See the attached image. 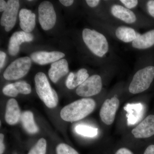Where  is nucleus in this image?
<instances>
[{"instance_id": "nucleus-9", "label": "nucleus", "mask_w": 154, "mask_h": 154, "mask_svg": "<svg viewBox=\"0 0 154 154\" xmlns=\"http://www.w3.org/2000/svg\"><path fill=\"white\" fill-rule=\"evenodd\" d=\"M119 105V100L116 97L105 100L100 111V117L104 123L110 125L113 123Z\"/></svg>"}, {"instance_id": "nucleus-32", "label": "nucleus", "mask_w": 154, "mask_h": 154, "mask_svg": "<svg viewBox=\"0 0 154 154\" xmlns=\"http://www.w3.org/2000/svg\"><path fill=\"white\" fill-rule=\"evenodd\" d=\"M4 135L1 133L0 134V154H3L5 150V146L3 143Z\"/></svg>"}, {"instance_id": "nucleus-1", "label": "nucleus", "mask_w": 154, "mask_h": 154, "mask_svg": "<svg viewBox=\"0 0 154 154\" xmlns=\"http://www.w3.org/2000/svg\"><path fill=\"white\" fill-rule=\"evenodd\" d=\"M96 102L90 98H83L65 106L60 111L61 118L69 122L79 121L91 114L96 107Z\"/></svg>"}, {"instance_id": "nucleus-29", "label": "nucleus", "mask_w": 154, "mask_h": 154, "mask_svg": "<svg viewBox=\"0 0 154 154\" xmlns=\"http://www.w3.org/2000/svg\"><path fill=\"white\" fill-rule=\"evenodd\" d=\"M86 3L89 7L91 8H95L99 5L100 1L99 0H87Z\"/></svg>"}, {"instance_id": "nucleus-7", "label": "nucleus", "mask_w": 154, "mask_h": 154, "mask_svg": "<svg viewBox=\"0 0 154 154\" xmlns=\"http://www.w3.org/2000/svg\"><path fill=\"white\" fill-rule=\"evenodd\" d=\"M102 88V80L98 75L89 77L79 86L76 90L78 96L83 97H89L99 94Z\"/></svg>"}, {"instance_id": "nucleus-23", "label": "nucleus", "mask_w": 154, "mask_h": 154, "mask_svg": "<svg viewBox=\"0 0 154 154\" xmlns=\"http://www.w3.org/2000/svg\"><path fill=\"white\" fill-rule=\"evenodd\" d=\"M47 143L43 138L40 139L37 143L30 150L28 154H45Z\"/></svg>"}, {"instance_id": "nucleus-17", "label": "nucleus", "mask_w": 154, "mask_h": 154, "mask_svg": "<svg viewBox=\"0 0 154 154\" xmlns=\"http://www.w3.org/2000/svg\"><path fill=\"white\" fill-rule=\"evenodd\" d=\"M127 112L128 124L129 125L137 124L143 117V107L141 103L128 104L125 107Z\"/></svg>"}, {"instance_id": "nucleus-13", "label": "nucleus", "mask_w": 154, "mask_h": 154, "mask_svg": "<svg viewBox=\"0 0 154 154\" xmlns=\"http://www.w3.org/2000/svg\"><path fill=\"white\" fill-rule=\"evenodd\" d=\"M69 72L67 61L63 59L51 64L48 71V76L53 82L56 83L61 78L66 75Z\"/></svg>"}, {"instance_id": "nucleus-15", "label": "nucleus", "mask_w": 154, "mask_h": 154, "mask_svg": "<svg viewBox=\"0 0 154 154\" xmlns=\"http://www.w3.org/2000/svg\"><path fill=\"white\" fill-rule=\"evenodd\" d=\"M20 26L23 31L30 33L36 25V15L30 10L22 9L19 14Z\"/></svg>"}, {"instance_id": "nucleus-10", "label": "nucleus", "mask_w": 154, "mask_h": 154, "mask_svg": "<svg viewBox=\"0 0 154 154\" xmlns=\"http://www.w3.org/2000/svg\"><path fill=\"white\" fill-rule=\"evenodd\" d=\"M132 134L137 138H147L154 135V115L148 116L132 130Z\"/></svg>"}, {"instance_id": "nucleus-28", "label": "nucleus", "mask_w": 154, "mask_h": 154, "mask_svg": "<svg viewBox=\"0 0 154 154\" xmlns=\"http://www.w3.org/2000/svg\"><path fill=\"white\" fill-rule=\"evenodd\" d=\"M147 8L150 15L154 18V0H150L147 3Z\"/></svg>"}, {"instance_id": "nucleus-31", "label": "nucleus", "mask_w": 154, "mask_h": 154, "mask_svg": "<svg viewBox=\"0 0 154 154\" xmlns=\"http://www.w3.org/2000/svg\"><path fill=\"white\" fill-rule=\"evenodd\" d=\"M6 57V54L1 51H0V68L1 69L2 68L3 66H4Z\"/></svg>"}, {"instance_id": "nucleus-11", "label": "nucleus", "mask_w": 154, "mask_h": 154, "mask_svg": "<svg viewBox=\"0 0 154 154\" xmlns=\"http://www.w3.org/2000/svg\"><path fill=\"white\" fill-rule=\"evenodd\" d=\"M33 36L31 33L24 31H18L13 33L9 40L8 52L10 55L14 56L19 52L20 45L25 42L33 41Z\"/></svg>"}, {"instance_id": "nucleus-27", "label": "nucleus", "mask_w": 154, "mask_h": 154, "mask_svg": "<svg viewBox=\"0 0 154 154\" xmlns=\"http://www.w3.org/2000/svg\"><path fill=\"white\" fill-rule=\"evenodd\" d=\"M120 2L125 8L128 9L134 8L138 4V1L137 0H121Z\"/></svg>"}, {"instance_id": "nucleus-19", "label": "nucleus", "mask_w": 154, "mask_h": 154, "mask_svg": "<svg viewBox=\"0 0 154 154\" xmlns=\"http://www.w3.org/2000/svg\"><path fill=\"white\" fill-rule=\"evenodd\" d=\"M154 45V30H150L142 35L138 33L136 38L133 42V47L145 49L151 47Z\"/></svg>"}, {"instance_id": "nucleus-34", "label": "nucleus", "mask_w": 154, "mask_h": 154, "mask_svg": "<svg viewBox=\"0 0 154 154\" xmlns=\"http://www.w3.org/2000/svg\"><path fill=\"white\" fill-rule=\"evenodd\" d=\"M63 5L66 7H69L73 4L74 1L73 0H60L59 1Z\"/></svg>"}, {"instance_id": "nucleus-20", "label": "nucleus", "mask_w": 154, "mask_h": 154, "mask_svg": "<svg viewBox=\"0 0 154 154\" xmlns=\"http://www.w3.org/2000/svg\"><path fill=\"white\" fill-rule=\"evenodd\" d=\"M137 34L133 28L127 26H119L115 31L116 37L125 43L132 42L136 38Z\"/></svg>"}, {"instance_id": "nucleus-3", "label": "nucleus", "mask_w": 154, "mask_h": 154, "mask_svg": "<svg viewBox=\"0 0 154 154\" xmlns=\"http://www.w3.org/2000/svg\"><path fill=\"white\" fill-rule=\"evenodd\" d=\"M83 41L94 54L102 57L109 50V45L106 37L94 30L85 28L83 30Z\"/></svg>"}, {"instance_id": "nucleus-12", "label": "nucleus", "mask_w": 154, "mask_h": 154, "mask_svg": "<svg viewBox=\"0 0 154 154\" xmlns=\"http://www.w3.org/2000/svg\"><path fill=\"white\" fill-rule=\"evenodd\" d=\"M63 53L57 51L47 52L45 51H38L32 53L30 55V58L35 63L40 65L53 63L65 57Z\"/></svg>"}, {"instance_id": "nucleus-25", "label": "nucleus", "mask_w": 154, "mask_h": 154, "mask_svg": "<svg viewBox=\"0 0 154 154\" xmlns=\"http://www.w3.org/2000/svg\"><path fill=\"white\" fill-rule=\"evenodd\" d=\"M57 154H79L70 146L65 143H60L56 148Z\"/></svg>"}, {"instance_id": "nucleus-33", "label": "nucleus", "mask_w": 154, "mask_h": 154, "mask_svg": "<svg viewBox=\"0 0 154 154\" xmlns=\"http://www.w3.org/2000/svg\"><path fill=\"white\" fill-rule=\"evenodd\" d=\"M143 154H154V145L149 146L146 149Z\"/></svg>"}, {"instance_id": "nucleus-26", "label": "nucleus", "mask_w": 154, "mask_h": 154, "mask_svg": "<svg viewBox=\"0 0 154 154\" xmlns=\"http://www.w3.org/2000/svg\"><path fill=\"white\" fill-rule=\"evenodd\" d=\"M3 93L6 96L12 97H16L19 94L13 83L5 86L3 89Z\"/></svg>"}, {"instance_id": "nucleus-24", "label": "nucleus", "mask_w": 154, "mask_h": 154, "mask_svg": "<svg viewBox=\"0 0 154 154\" xmlns=\"http://www.w3.org/2000/svg\"><path fill=\"white\" fill-rule=\"evenodd\" d=\"M13 84L19 94L27 95L31 93V88L30 85L25 81H19Z\"/></svg>"}, {"instance_id": "nucleus-21", "label": "nucleus", "mask_w": 154, "mask_h": 154, "mask_svg": "<svg viewBox=\"0 0 154 154\" xmlns=\"http://www.w3.org/2000/svg\"><path fill=\"white\" fill-rule=\"evenodd\" d=\"M21 120L25 130L29 134H34L38 132V128L34 121L33 113L30 111H26L21 115Z\"/></svg>"}, {"instance_id": "nucleus-5", "label": "nucleus", "mask_w": 154, "mask_h": 154, "mask_svg": "<svg viewBox=\"0 0 154 154\" xmlns=\"http://www.w3.org/2000/svg\"><path fill=\"white\" fill-rule=\"evenodd\" d=\"M31 66V59L28 57L17 59L6 69L4 78L9 81L21 79L27 74Z\"/></svg>"}, {"instance_id": "nucleus-4", "label": "nucleus", "mask_w": 154, "mask_h": 154, "mask_svg": "<svg viewBox=\"0 0 154 154\" xmlns=\"http://www.w3.org/2000/svg\"><path fill=\"white\" fill-rule=\"evenodd\" d=\"M154 79V66H148L136 72L130 84V93L135 94L147 90Z\"/></svg>"}, {"instance_id": "nucleus-18", "label": "nucleus", "mask_w": 154, "mask_h": 154, "mask_svg": "<svg viewBox=\"0 0 154 154\" xmlns=\"http://www.w3.org/2000/svg\"><path fill=\"white\" fill-rule=\"evenodd\" d=\"M89 77L86 69H80L77 72L70 73L66 82V85L69 89L72 90L81 85Z\"/></svg>"}, {"instance_id": "nucleus-8", "label": "nucleus", "mask_w": 154, "mask_h": 154, "mask_svg": "<svg viewBox=\"0 0 154 154\" xmlns=\"http://www.w3.org/2000/svg\"><path fill=\"white\" fill-rule=\"evenodd\" d=\"M7 8L3 12L1 19V25L4 26L7 32L12 30L16 24L19 8L18 0H9Z\"/></svg>"}, {"instance_id": "nucleus-35", "label": "nucleus", "mask_w": 154, "mask_h": 154, "mask_svg": "<svg viewBox=\"0 0 154 154\" xmlns=\"http://www.w3.org/2000/svg\"><path fill=\"white\" fill-rule=\"evenodd\" d=\"M8 6V3L4 0L0 1V12L4 11L7 8Z\"/></svg>"}, {"instance_id": "nucleus-16", "label": "nucleus", "mask_w": 154, "mask_h": 154, "mask_svg": "<svg viewBox=\"0 0 154 154\" xmlns=\"http://www.w3.org/2000/svg\"><path fill=\"white\" fill-rule=\"evenodd\" d=\"M113 17L127 24H132L136 21L135 14L129 9L119 5H114L111 8Z\"/></svg>"}, {"instance_id": "nucleus-30", "label": "nucleus", "mask_w": 154, "mask_h": 154, "mask_svg": "<svg viewBox=\"0 0 154 154\" xmlns=\"http://www.w3.org/2000/svg\"><path fill=\"white\" fill-rule=\"evenodd\" d=\"M115 154H133L130 150L126 148H122L116 151Z\"/></svg>"}, {"instance_id": "nucleus-22", "label": "nucleus", "mask_w": 154, "mask_h": 154, "mask_svg": "<svg viewBox=\"0 0 154 154\" xmlns=\"http://www.w3.org/2000/svg\"><path fill=\"white\" fill-rule=\"evenodd\" d=\"M75 130L78 134L87 137H95L98 134V128L85 125H78L75 127Z\"/></svg>"}, {"instance_id": "nucleus-14", "label": "nucleus", "mask_w": 154, "mask_h": 154, "mask_svg": "<svg viewBox=\"0 0 154 154\" xmlns=\"http://www.w3.org/2000/svg\"><path fill=\"white\" fill-rule=\"evenodd\" d=\"M21 111L18 102L14 99H9L6 105L5 119L10 125H14L21 119Z\"/></svg>"}, {"instance_id": "nucleus-2", "label": "nucleus", "mask_w": 154, "mask_h": 154, "mask_svg": "<svg viewBox=\"0 0 154 154\" xmlns=\"http://www.w3.org/2000/svg\"><path fill=\"white\" fill-rule=\"evenodd\" d=\"M34 80L36 93L42 101L49 108L56 107L58 97L55 90L50 85L46 75L39 72L35 75Z\"/></svg>"}, {"instance_id": "nucleus-6", "label": "nucleus", "mask_w": 154, "mask_h": 154, "mask_svg": "<svg viewBox=\"0 0 154 154\" xmlns=\"http://www.w3.org/2000/svg\"><path fill=\"white\" fill-rule=\"evenodd\" d=\"M38 21L42 28L45 30H50L54 27L57 16L53 5L50 2L44 1L38 8Z\"/></svg>"}]
</instances>
